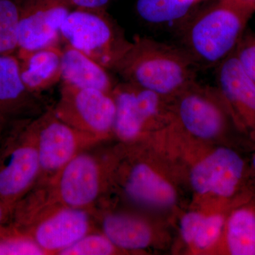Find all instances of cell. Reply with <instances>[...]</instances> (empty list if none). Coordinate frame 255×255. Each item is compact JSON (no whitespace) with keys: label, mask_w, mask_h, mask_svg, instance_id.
Listing matches in <instances>:
<instances>
[{"label":"cell","mask_w":255,"mask_h":255,"mask_svg":"<svg viewBox=\"0 0 255 255\" xmlns=\"http://www.w3.org/2000/svg\"><path fill=\"white\" fill-rule=\"evenodd\" d=\"M234 53L245 71L255 82V33L245 31Z\"/></svg>","instance_id":"cell-25"},{"label":"cell","mask_w":255,"mask_h":255,"mask_svg":"<svg viewBox=\"0 0 255 255\" xmlns=\"http://www.w3.org/2000/svg\"><path fill=\"white\" fill-rule=\"evenodd\" d=\"M124 190L130 200L148 207H169L176 201L174 188L143 162L134 164L128 171Z\"/></svg>","instance_id":"cell-16"},{"label":"cell","mask_w":255,"mask_h":255,"mask_svg":"<svg viewBox=\"0 0 255 255\" xmlns=\"http://www.w3.org/2000/svg\"><path fill=\"white\" fill-rule=\"evenodd\" d=\"M251 18L225 0H218L184 25L181 46L198 68H216L234 52Z\"/></svg>","instance_id":"cell-2"},{"label":"cell","mask_w":255,"mask_h":255,"mask_svg":"<svg viewBox=\"0 0 255 255\" xmlns=\"http://www.w3.org/2000/svg\"><path fill=\"white\" fill-rule=\"evenodd\" d=\"M107 70L88 55L69 44L63 49V83L112 94L115 85Z\"/></svg>","instance_id":"cell-17"},{"label":"cell","mask_w":255,"mask_h":255,"mask_svg":"<svg viewBox=\"0 0 255 255\" xmlns=\"http://www.w3.org/2000/svg\"><path fill=\"white\" fill-rule=\"evenodd\" d=\"M102 231L119 249L138 251L151 242L150 228L140 219L125 214H108L102 219Z\"/></svg>","instance_id":"cell-18"},{"label":"cell","mask_w":255,"mask_h":255,"mask_svg":"<svg viewBox=\"0 0 255 255\" xmlns=\"http://www.w3.org/2000/svg\"><path fill=\"white\" fill-rule=\"evenodd\" d=\"M70 8L93 10H106L113 0H62Z\"/></svg>","instance_id":"cell-27"},{"label":"cell","mask_w":255,"mask_h":255,"mask_svg":"<svg viewBox=\"0 0 255 255\" xmlns=\"http://www.w3.org/2000/svg\"><path fill=\"white\" fill-rule=\"evenodd\" d=\"M31 119L9 124L0 140V201L11 211L35 187L41 172Z\"/></svg>","instance_id":"cell-3"},{"label":"cell","mask_w":255,"mask_h":255,"mask_svg":"<svg viewBox=\"0 0 255 255\" xmlns=\"http://www.w3.org/2000/svg\"><path fill=\"white\" fill-rule=\"evenodd\" d=\"M0 255H46L31 237L8 221L0 225Z\"/></svg>","instance_id":"cell-22"},{"label":"cell","mask_w":255,"mask_h":255,"mask_svg":"<svg viewBox=\"0 0 255 255\" xmlns=\"http://www.w3.org/2000/svg\"><path fill=\"white\" fill-rule=\"evenodd\" d=\"M34 94L21 78L19 61L15 55H0V125L30 118L36 107Z\"/></svg>","instance_id":"cell-13"},{"label":"cell","mask_w":255,"mask_h":255,"mask_svg":"<svg viewBox=\"0 0 255 255\" xmlns=\"http://www.w3.org/2000/svg\"><path fill=\"white\" fill-rule=\"evenodd\" d=\"M90 213L86 209L48 206L16 227L27 233L45 255H58L84 236L93 232Z\"/></svg>","instance_id":"cell-8"},{"label":"cell","mask_w":255,"mask_h":255,"mask_svg":"<svg viewBox=\"0 0 255 255\" xmlns=\"http://www.w3.org/2000/svg\"><path fill=\"white\" fill-rule=\"evenodd\" d=\"M218 95V89L201 86L196 81L176 97L179 98V122L191 135L209 140L223 131L226 118L217 101Z\"/></svg>","instance_id":"cell-11"},{"label":"cell","mask_w":255,"mask_h":255,"mask_svg":"<svg viewBox=\"0 0 255 255\" xmlns=\"http://www.w3.org/2000/svg\"><path fill=\"white\" fill-rule=\"evenodd\" d=\"M253 164H254V166H255V157H254V159H253Z\"/></svg>","instance_id":"cell-31"},{"label":"cell","mask_w":255,"mask_h":255,"mask_svg":"<svg viewBox=\"0 0 255 255\" xmlns=\"http://www.w3.org/2000/svg\"><path fill=\"white\" fill-rule=\"evenodd\" d=\"M31 122L41 167L36 184L49 180L73 157L101 141L65 124L56 117L53 108L31 118Z\"/></svg>","instance_id":"cell-6"},{"label":"cell","mask_w":255,"mask_h":255,"mask_svg":"<svg viewBox=\"0 0 255 255\" xmlns=\"http://www.w3.org/2000/svg\"><path fill=\"white\" fill-rule=\"evenodd\" d=\"M11 211L9 208L0 201V225L8 222L11 216Z\"/></svg>","instance_id":"cell-29"},{"label":"cell","mask_w":255,"mask_h":255,"mask_svg":"<svg viewBox=\"0 0 255 255\" xmlns=\"http://www.w3.org/2000/svg\"><path fill=\"white\" fill-rule=\"evenodd\" d=\"M227 242L233 255H255V215L248 210L236 211L228 221Z\"/></svg>","instance_id":"cell-20"},{"label":"cell","mask_w":255,"mask_h":255,"mask_svg":"<svg viewBox=\"0 0 255 255\" xmlns=\"http://www.w3.org/2000/svg\"><path fill=\"white\" fill-rule=\"evenodd\" d=\"M20 2L0 0V55H14L18 50Z\"/></svg>","instance_id":"cell-21"},{"label":"cell","mask_w":255,"mask_h":255,"mask_svg":"<svg viewBox=\"0 0 255 255\" xmlns=\"http://www.w3.org/2000/svg\"><path fill=\"white\" fill-rule=\"evenodd\" d=\"M223 219L219 215L204 216L198 226L193 243L199 249H206L214 245L221 235Z\"/></svg>","instance_id":"cell-24"},{"label":"cell","mask_w":255,"mask_h":255,"mask_svg":"<svg viewBox=\"0 0 255 255\" xmlns=\"http://www.w3.org/2000/svg\"><path fill=\"white\" fill-rule=\"evenodd\" d=\"M218 90L223 100L248 120L255 119V82L246 73L234 52L216 67Z\"/></svg>","instance_id":"cell-15"},{"label":"cell","mask_w":255,"mask_h":255,"mask_svg":"<svg viewBox=\"0 0 255 255\" xmlns=\"http://www.w3.org/2000/svg\"><path fill=\"white\" fill-rule=\"evenodd\" d=\"M112 95L116 105L113 132L124 141L140 136L158 118L167 99L127 81L115 85Z\"/></svg>","instance_id":"cell-9"},{"label":"cell","mask_w":255,"mask_h":255,"mask_svg":"<svg viewBox=\"0 0 255 255\" xmlns=\"http://www.w3.org/2000/svg\"><path fill=\"white\" fill-rule=\"evenodd\" d=\"M71 8L62 0H23L20 2L18 51L57 44L60 28Z\"/></svg>","instance_id":"cell-10"},{"label":"cell","mask_w":255,"mask_h":255,"mask_svg":"<svg viewBox=\"0 0 255 255\" xmlns=\"http://www.w3.org/2000/svg\"><path fill=\"white\" fill-rule=\"evenodd\" d=\"M114 70L126 81L167 99L197 81L199 68L182 46L135 37Z\"/></svg>","instance_id":"cell-1"},{"label":"cell","mask_w":255,"mask_h":255,"mask_svg":"<svg viewBox=\"0 0 255 255\" xmlns=\"http://www.w3.org/2000/svg\"><path fill=\"white\" fill-rule=\"evenodd\" d=\"M7 127H3V126L0 125V140H1V137H2L3 134L6 130Z\"/></svg>","instance_id":"cell-30"},{"label":"cell","mask_w":255,"mask_h":255,"mask_svg":"<svg viewBox=\"0 0 255 255\" xmlns=\"http://www.w3.org/2000/svg\"><path fill=\"white\" fill-rule=\"evenodd\" d=\"M53 110L65 124L101 140L114 131L116 105L112 94L63 83Z\"/></svg>","instance_id":"cell-7"},{"label":"cell","mask_w":255,"mask_h":255,"mask_svg":"<svg viewBox=\"0 0 255 255\" xmlns=\"http://www.w3.org/2000/svg\"><path fill=\"white\" fill-rule=\"evenodd\" d=\"M250 17L255 13V0H225Z\"/></svg>","instance_id":"cell-28"},{"label":"cell","mask_w":255,"mask_h":255,"mask_svg":"<svg viewBox=\"0 0 255 255\" xmlns=\"http://www.w3.org/2000/svg\"><path fill=\"white\" fill-rule=\"evenodd\" d=\"M243 169L244 162L236 152L220 147L193 168L191 186L200 194L213 193L228 197L234 193Z\"/></svg>","instance_id":"cell-12"},{"label":"cell","mask_w":255,"mask_h":255,"mask_svg":"<svg viewBox=\"0 0 255 255\" xmlns=\"http://www.w3.org/2000/svg\"><path fill=\"white\" fill-rule=\"evenodd\" d=\"M199 1H203V0H199Z\"/></svg>","instance_id":"cell-32"},{"label":"cell","mask_w":255,"mask_h":255,"mask_svg":"<svg viewBox=\"0 0 255 255\" xmlns=\"http://www.w3.org/2000/svg\"><path fill=\"white\" fill-rule=\"evenodd\" d=\"M204 216L198 213H189L182 218L181 221V234L184 241L192 243L195 236L196 229Z\"/></svg>","instance_id":"cell-26"},{"label":"cell","mask_w":255,"mask_h":255,"mask_svg":"<svg viewBox=\"0 0 255 255\" xmlns=\"http://www.w3.org/2000/svg\"><path fill=\"white\" fill-rule=\"evenodd\" d=\"M105 182L104 159L87 150L80 152L58 173L42 184L50 204L90 209L102 195Z\"/></svg>","instance_id":"cell-5"},{"label":"cell","mask_w":255,"mask_h":255,"mask_svg":"<svg viewBox=\"0 0 255 255\" xmlns=\"http://www.w3.org/2000/svg\"><path fill=\"white\" fill-rule=\"evenodd\" d=\"M199 2V0H137L135 8L146 22L163 24L182 21Z\"/></svg>","instance_id":"cell-19"},{"label":"cell","mask_w":255,"mask_h":255,"mask_svg":"<svg viewBox=\"0 0 255 255\" xmlns=\"http://www.w3.org/2000/svg\"><path fill=\"white\" fill-rule=\"evenodd\" d=\"M117 248L103 233L92 232L58 255H110L115 253Z\"/></svg>","instance_id":"cell-23"},{"label":"cell","mask_w":255,"mask_h":255,"mask_svg":"<svg viewBox=\"0 0 255 255\" xmlns=\"http://www.w3.org/2000/svg\"><path fill=\"white\" fill-rule=\"evenodd\" d=\"M60 33L67 44L107 70H114L130 43L105 10L74 9L64 20Z\"/></svg>","instance_id":"cell-4"},{"label":"cell","mask_w":255,"mask_h":255,"mask_svg":"<svg viewBox=\"0 0 255 255\" xmlns=\"http://www.w3.org/2000/svg\"><path fill=\"white\" fill-rule=\"evenodd\" d=\"M62 54L57 44L17 52L21 78L28 91L36 95L61 81Z\"/></svg>","instance_id":"cell-14"}]
</instances>
